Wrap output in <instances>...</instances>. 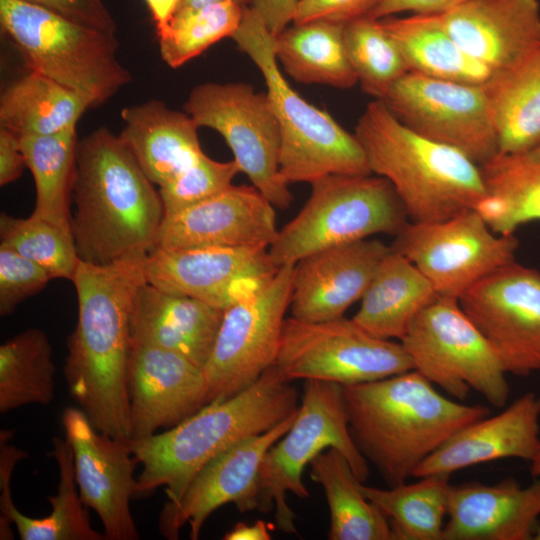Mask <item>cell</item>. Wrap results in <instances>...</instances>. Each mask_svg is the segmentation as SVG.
<instances>
[{"label":"cell","instance_id":"cell-28","mask_svg":"<svg viewBox=\"0 0 540 540\" xmlns=\"http://www.w3.org/2000/svg\"><path fill=\"white\" fill-rule=\"evenodd\" d=\"M49 453L59 469L57 492L47 499L50 513L43 518H31L15 506L11 491V470L0 472V538L12 539L14 524L22 540H103L104 533L96 531L89 520L75 480L74 458L66 439L54 437Z\"/></svg>","mask_w":540,"mask_h":540},{"label":"cell","instance_id":"cell-35","mask_svg":"<svg viewBox=\"0 0 540 540\" xmlns=\"http://www.w3.org/2000/svg\"><path fill=\"white\" fill-rule=\"evenodd\" d=\"M480 167L486 193L475 211L492 231L511 235L523 224L540 221L539 161L498 154Z\"/></svg>","mask_w":540,"mask_h":540},{"label":"cell","instance_id":"cell-54","mask_svg":"<svg viewBox=\"0 0 540 540\" xmlns=\"http://www.w3.org/2000/svg\"><path fill=\"white\" fill-rule=\"evenodd\" d=\"M533 539L540 540V525L537 526Z\"/></svg>","mask_w":540,"mask_h":540},{"label":"cell","instance_id":"cell-34","mask_svg":"<svg viewBox=\"0 0 540 540\" xmlns=\"http://www.w3.org/2000/svg\"><path fill=\"white\" fill-rule=\"evenodd\" d=\"M311 479L324 490L330 540H395L386 515L361 492L348 460L335 448L310 462Z\"/></svg>","mask_w":540,"mask_h":540},{"label":"cell","instance_id":"cell-21","mask_svg":"<svg viewBox=\"0 0 540 540\" xmlns=\"http://www.w3.org/2000/svg\"><path fill=\"white\" fill-rule=\"evenodd\" d=\"M277 233L273 204L254 186L231 185L164 216L155 249L269 247Z\"/></svg>","mask_w":540,"mask_h":540},{"label":"cell","instance_id":"cell-39","mask_svg":"<svg viewBox=\"0 0 540 540\" xmlns=\"http://www.w3.org/2000/svg\"><path fill=\"white\" fill-rule=\"evenodd\" d=\"M246 6L226 0L176 14L165 29L157 32L162 60L175 69L223 38H231Z\"/></svg>","mask_w":540,"mask_h":540},{"label":"cell","instance_id":"cell-6","mask_svg":"<svg viewBox=\"0 0 540 540\" xmlns=\"http://www.w3.org/2000/svg\"><path fill=\"white\" fill-rule=\"evenodd\" d=\"M231 38L265 80L281 134L280 173L288 184H311L332 174H372L355 134L306 101L284 78L274 53V36L250 6Z\"/></svg>","mask_w":540,"mask_h":540},{"label":"cell","instance_id":"cell-18","mask_svg":"<svg viewBox=\"0 0 540 540\" xmlns=\"http://www.w3.org/2000/svg\"><path fill=\"white\" fill-rule=\"evenodd\" d=\"M65 439L74 458L80 498L100 518L107 540L139 538L130 501L135 495L137 459L129 439L99 432L80 408L68 407L61 416Z\"/></svg>","mask_w":540,"mask_h":540},{"label":"cell","instance_id":"cell-2","mask_svg":"<svg viewBox=\"0 0 540 540\" xmlns=\"http://www.w3.org/2000/svg\"><path fill=\"white\" fill-rule=\"evenodd\" d=\"M154 185L108 128L78 140L72 233L80 260L104 265L155 249L165 213Z\"/></svg>","mask_w":540,"mask_h":540},{"label":"cell","instance_id":"cell-43","mask_svg":"<svg viewBox=\"0 0 540 540\" xmlns=\"http://www.w3.org/2000/svg\"><path fill=\"white\" fill-rule=\"evenodd\" d=\"M40 265L0 246V314L7 316L27 298L40 292L52 280Z\"/></svg>","mask_w":540,"mask_h":540},{"label":"cell","instance_id":"cell-53","mask_svg":"<svg viewBox=\"0 0 540 540\" xmlns=\"http://www.w3.org/2000/svg\"><path fill=\"white\" fill-rule=\"evenodd\" d=\"M524 157L525 159L531 160V161H539L540 162V144L536 146L534 149L529 151L528 153L524 155H520Z\"/></svg>","mask_w":540,"mask_h":540},{"label":"cell","instance_id":"cell-29","mask_svg":"<svg viewBox=\"0 0 540 540\" xmlns=\"http://www.w3.org/2000/svg\"><path fill=\"white\" fill-rule=\"evenodd\" d=\"M437 295L420 270L391 249L380 262L352 319L373 336L400 341L415 317Z\"/></svg>","mask_w":540,"mask_h":540},{"label":"cell","instance_id":"cell-15","mask_svg":"<svg viewBox=\"0 0 540 540\" xmlns=\"http://www.w3.org/2000/svg\"><path fill=\"white\" fill-rule=\"evenodd\" d=\"M381 101L414 132L462 151L478 165L498 155L484 85L408 72Z\"/></svg>","mask_w":540,"mask_h":540},{"label":"cell","instance_id":"cell-45","mask_svg":"<svg viewBox=\"0 0 540 540\" xmlns=\"http://www.w3.org/2000/svg\"><path fill=\"white\" fill-rule=\"evenodd\" d=\"M83 26L116 34L117 25L104 0H23Z\"/></svg>","mask_w":540,"mask_h":540},{"label":"cell","instance_id":"cell-23","mask_svg":"<svg viewBox=\"0 0 540 540\" xmlns=\"http://www.w3.org/2000/svg\"><path fill=\"white\" fill-rule=\"evenodd\" d=\"M434 16L492 72L515 64L540 43V0H468Z\"/></svg>","mask_w":540,"mask_h":540},{"label":"cell","instance_id":"cell-46","mask_svg":"<svg viewBox=\"0 0 540 540\" xmlns=\"http://www.w3.org/2000/svg\"><path fill=\"white\" fill-rule=\"evenodd\" d=\"M468 0H382L369 14L374 19L411 12L413 15H440Z\"/></svg>","mask_w":540,"mask_h":540},{"label":"cell","instance_id":"cell-40","mask_svg":"<svg viewBox=\"0 0 540 540\" xmlns=\"http://www.w3.org/2000/svg\"><path fill=\"white\" fill-rule=\"evenodd\" d=\"M349 62L363 91L381 100L409 72L402 52L380 19L365 16L343 27Z\"/></svg>","mask_w":540,"mask_h":540},{"label":"cell","instance_id":"cell-1","mask_svg":"<svg viewBox=\"0 0 540 540\" xmlns=\"http://www.w3.org/2000/svg\"><path fill=\"white\" fill-rule=\"evenodd\" d=\"M145 259L104 265L81 260L72 280L78 318L67 341L65 380L94 428L115 438L130 439V314L146 281Z\"/></svg>","mask_w":540,"mask_h":540},{"label":"cell","instance_id":"cell-37","mask_svg":"<svg viewBox=\"0 0 540 540\" xmlns=\"http://www.w3.org/2000/svg\"><path fill=\"white\" fill-rule=\"evenodd\" d=\"M21 147L32 173V214L72 232V193L78 145L76 127L48 136H23Z\"/></svg>","mask_w":540,"mask_h":540},{"label":"cell","instance_id":"cell-12","mask_svg":"<svg viewBox=\"0 0 540 540\" xmlns=\"http://www.w3.org/2000/svg\"><path fill=\"white\" fill-rule=\"evenodd\" d=\"M184 111L198 127L223 137L240 172L274 207H290L293 195L280 173V128L267 92L245 82H207L191 90Z\"/></svg>","mask_w":540,"mask_h":540},{"label":"cell","instance_id":"cell-14","mask_svg":"<svg viewBox=\"0 0 540 540\" xmlns=\"http://www.w3.org/2000/svg\"><path fill=\"white\" fill-rule=\"evenodd\" d=\"M518 239L492 231L475 210L440 222L409 221L391 249L409 261L441 296L459 299L471 286L515 261Z\"/></svg>","mask_w":540,"mask_h":540},{"label":"cell","instance_id":"cell-36","mask_svg":"<svg viewBox=\"0 0 540 540\" xmlns=\"http://www.w3.org/2000/svg\"><path fill=\"white\" fill-rule=\"evenodd\" d=\"M450 475L417 478L387 489L359 487L388 518L395 540H442L447 517Z\"/></svg>","mask_w":540,"mask_h":540},{"label":"cell","instance_id":"cell-3","mask_svg":"<svg viewBox=\"0 0 540 540\" xmlns=\"http://www.w3.org/2000/svg\"><path fill=\"white\" fill-rule=\"evenodd\" d=\"M342 392L350 435L388 486L413 477L454 433L490 413L445 397L413 369Z\"/></svg>","mask_w":540,"mask_h":540},{"label":"cell","instance_id":"cell-32","mask_svg":"<svg viewBox=\"0 0 540 540\" xmlns=\"http://www.w3.org/2000/svg\"><path fill=\"white\" fill-rule=\"evenodd\" d=\"M88 108L72 90L29 70L2 91L0 127L19 137L54 135L76 127Z\"/></svg>","mask_w":540,"mask_h":540},{"label":"cell","instance_id":"cell-48","mask_svg":"<svg viewBox=\"0 0 540 540\" xmlns=\"http://www.w3.org/2000/svg\"><path fill=\"white\" fill-rule=\"evenodd\" d=\"M250 7L261 17L275 37L292 22L298 0H249Z\"/></svg>","mask_w":540,"mask_h":540},{"label":"cell","instance_id":"cell-42","mask_svg":"<svg viewBox=\"0 0 540 540\" xmlns=\"http://www.w3.org/2000/svg\"><path fill=\"white\" fill-rule=\"evenodd\" d=\"M239 172L234 160L220 162L203 153L191 166L159 187L165 216L222 192L232 185Z\"/></svg>","mask_w":540,"mask_h":540},{"label":"cell","instance_id":"cell-5","mask_svg":"<svg viewBox=\"0 0 540 540\" xmlns=\"http://www.w3.org/2000/svg\"><path fill=\"white\" fill-rule=\"evenodd\" d=\"M372 174L387 179L409 220L440 222L475 210L485 196L480 165L462 151L426 138L375 99L355 126Z\"/></svg>","mask_w":540,"mask_h":540},{"label":"cell","instance_id":"cell-38","mask_svg":"<svg viewBox=\"0 0 540 540\" xmlns=\"http://www.w3.org/2000/svg\"><path fill=\"white\" fill-rule=\"evenodd\" d=\"M46 333L29 328L0 346V412L29 404H50L56 367Z\"/></svg>","mask_w":540,"mask_h":540},{"label":"cell","instance_id":"cell-26","mask_svg":"<svg viewBox=\"0 0 540 540\" xmlns=\"http://www.w3.org/2000/svg\"><path fill=\"white\" fill-rule=\"evenodd\" d=\"M224 310L193 297L141 284L130 314L131 344L173 351L203 368L214 346Z\"/></svg>","mask_w":540,"mask_h":540},{"label":"cell","instance_id":"cell-47","mask_svg":"<svg viewBox=\"0 0 540 540\" xmlns=\"http://www.w3.org/2000/svg\"><path fill=\"white\" fill-rule=\"evenodd\" d=\"M27 167L21 147V138L0 128V185L5 186L16 181Z\"/></svg>","mask_w":540,"mask_h":540},{"label":"cell","instance_id":"cell-25","mask_svg":"<svg viewBox=\"0 0 540 540\" xmlns=\"http://www.w3.org/2000/svg\"><path fill=\"white\" fill-rule=\"evenodd\" d=\"M522 487L510 478L495 485H451L442 540H529L540 517V478Z\"/></svg>","mask_w":540,"mask_h":540},{"label":"cell","instance_id":"cell-7","mask_svg":"<svg viewBox=\"0 0 540 540\" xmlns=\"http://www.w3.org/2000/svg\"><path fill=\"white\" fill-rule=\"evenodd\" d=\"M0 24L30 71L95 108L132 80L118 58L116 34L92 29L23 0H0Z\"/></svg>","mask_w":540,"mask_h":540},{"label":"cell","instance_id":"cell-13","mask_svg":"<svg viewBox=\"0 0 540 540\" xmlns=\"http://www.w3.org/2000/svg\"><path fill=\"white\" fill-rule=\"evenodd\" d=\"M294 265H285L255 294L224 310L203 366L207 404L233 397L274 365L290 306Z\"/></svg>","mask_w":540,"mask_h":540},{"label":"cell","instance_id":"cell-8","mask_svg":"<svg viewBox=\"0 0 540 540\" xmlns=\"http://www.w3.org/2000/svg\"><path fill=\"white\" fill-rule=\"evenodd\" d=\"M299 213L278 230L269 254L278 267L330 247L398 234L409 222L391 183L370 175L332 174L311 183Z\"/></svg>","mask_w":540,"mask_h":540},{"label":"cell","instance_id":"cell-30","mask_svg":"<svg viewBox=\"0 0 540 540\" xmlns=\"http://www.w3.org/2000/svg\"><path fill=\"white\" fill-rule=\"evenodd\" d=\"M498 154L520 156L540 144V43L484 84Z\"/></svg>","mask_w":540,"mask_h":540},{"label":"cell","instance_id":"cell-52","mask_svg":"<svg viewBox=\"0 0 540 540\" xmlns=\"http://www.w3.org/2000/svg\"><path fill=\"white\" fill-rule=\"evenodd\" d=\"M530 471L533 477L540 478V444L530 461Z\"/></svg>","mask_w":540,"mask_h":540},{"label":"cell","instance_id":"cell-27","mask_svg":"<svg viewBox=\"0 0 540 540\" xmlns=\"http://www.w3.org/2000/svg\"><path fill=\"white\" fill-rule=\"evenodd\" d=\"M119 137L146 176L163 186L191 166L204 152L198 125L185 111L152 99L122 109Z\"/></svg>","mask_w":540,"mask_h":540},{"label":"cell","instance_id":"cell-19","mask_svg":"<svg viewBox=\"0 0 540 540\" xmlns=\"http://www.w3.org/2000/svg\"><path fill=\"white\" fill-rule=\"evenodd\" d=\"M296 413L266 432L239 441L205 464L181 500L163 506L161 534L178 539L180 530L188 524L190 538L197 540L207 518L223 505L234 504L240 513L258 510L261 463L271 446L290 429Z\"/></svg>","mask_w":540,"mask_h":540},{"label":"cell","instance_id":"cell-4","mask_svg":"<svg viewBox=\"0 0 540 540\" xmlns=\"http://www.w3.org/2000/svg\"><path fill=\"white\" fill-rule=\"evenodd\" d=\"M273 365L250 387L203 406L178 425L129 445L143 469L134 497L165 487L176 505L199 470L239 441L266 432L297 412L298 392Z\"/></svg>","mask_w":540,"mask_h":540},{"label":"cell","instance_id":"cell-22","mask_svg":"<svg viewBox=\"0 0 540 540\" xmlns=\"http://www.w3.org/2000/svg\"><path fill=\"white\" fill-rule=\"evenodd\" d=\"M391 250L363 239L312 253L294 264L291 317L319 322L344 316L361 300L380 262Z\"/></svg>","mask_w":540,"mask_h":540},{"label":"cell","instance_id":"cell-10","mask_svg":"<svg viewBox=\"0 0 540 540\" xmlns=\"http://www.w3.org/2000/svg\"><path fill=\"white\" fill-rule=\"evenodd\" d=\"M413 370L456 400L471 390L501 408L509 397L508 374L457 298L437 295L400 340Z\"/></svg>","mask_w":540,"mask_h":540},{"label":"cell","instance_id":"cell-49","mask_svg":"<svg viewBox=\"0 0 540 540\" xmlns=\"http://www.w3.org/2000/svg\"><path fill=\"white\" fill-rule=\"evenodd\" d=\"M155 22L156 32L165 29L174 18L181 0H144Z\"/></svg>","mask_w":540,"mask_h":540},{"label":"cell","instance_id":"cell-51","mask_svg":"<svg viewBox=\"0 0 540 540\" xmlns=\"http://www.w3.org/2000/svg\"><path fill=\"white\" fill-rule=\"evenodd\" d=\"M220 1H226V0H181L176 14L194 10L204 5L220 2ZM234 1L242 5H246L249 2V0H234Z\"/></svg>","mask_w":540,"mask_h":540},{"label":"cell","instance_id":"cell-11","mask_svg":"<svg viewBox=\"0 0 540 540\" xmlns=\"http://www.w3.org/2000/svg\"><path fill=\"white\" fill-rule=\"evenodd\" d=\"M274 366L288 382L320 380L341 386L413 369L400 341L373 336L344 316L319 322L286 318Z\"/></svg>","mask_w":540,"mask_h":540},{"label":"cell","instance_id":"cell-20","mask_svg":"<svg viewBox=\"0 0 540 540\" xmlns=\"http://www.w3.org/2000/svg\"><path fill=\"white\" fill-rule=\"evenodd\" d=\"M127 391L132 440L172 428L207 404L202 368L150 345L131 344Z\"/></svg>","mask_w":540,"mask_h":540},{"label":"cell","instance_id":"cell-16","mask_svg":"<svg viewBox=\"0 0 540 540\" xmlns=\"http://www.w3.org/2000/svg\"><path fill=\"white\" fill-rule=\"evenodd\" d=\"M508 374L540 370V271L512 261L458 299Z\"/></svg>","mask_w":540,"mask_h":540},{"label":"cell","instance_id":"cell-17","mask_svg":"<svg viewBox=\"0 0 540 540\" xmlns=\"http://www.w3.org/2000/svg\"><path fill=\"white\" fill-rule=\"evenodd\" d=\"M278 270L262 246L156 248L144 262L149 284L222 310L251 297Z\"/></svg>","mask_w":540,"mask_h":540},{"label":"cell","instance_id":"cell-24","mask_svg":"<svg viewBox=\"0 0 540 540\" xmlns=\"http://www.w3.org/2000/svg\"><path fill=\"white\" fill-rule=\"evenodd\" d=\"M540 396L529 392L494 416L480 418L454 433L415 470L413 477L451 475L486 462L531 461L539 444Z\"/></svg>","mask_w":540,"mask_h":540},{"label":"cell","instance_id":"cell-31","mask_svg":"<svg viewBox=\"0 0 540 540\" xmlns=\"http://www.w3.org/2000/svg\"><path fill=\"white\" fill-rule=\"evenodd\" d=\"M399 46L409 72L427 77L484 85L492 71L466 53L434 15L380 19Z\"/></svg>","mask_w":540,"mask_h":540},{"label":"cell","instance_id":"cell-41","mask_svg":"<svg viewBox=\"0 0 540 540\" xmlns=\"http://www.w3.org/2000/svg\"><path fill=\"white\" fill-rule=\"evenodd\" d=\"M0 240V246L37 263L53 279L72 282L81 261L73 233L34 214L16 218L1 213Z\"/></svg>","mask_w":540,"mask_h":540},{"label":"cell","instance_id":"cell-9","mask_svg":"<svg viewBox=\"0 0 540 540\" xmlns=\"http://www.w3.org/2000/svg\"><path fill=\"white\" fill-rule=\"evenodd\" d=\"M329 448L344 455L360 482L368 480V462L349 432L342 386L305 380L295 419L290 429L266 452L259 472L258 510L268 513L274 509L280 531L296 533L295 515L286 495L292 493L300 499L310 496L302 478L304 469Z\"/></svg>","mask_w":540,"mask_h":540},{"label":"cell","instance_id":"cell-50","mask_svg":"<svg viewBox=\"0 0 540 540\" xmlns=\"http://www.w3.org/2000/svg\"><path fill=\"white\" fill-rule=\"evenodd\" d=\"M225 540H269L271 539L268 525L264 521H256L252 525L237 523L223 537Z\"/></svg>","mask_w":540,"mask_h":540},{"label":"cell","instance_id":"cell-33","mask_svg":"<svg viewBox=\"0 0 540 540\" xmlns=\"http://www.w3.org/2000/svg\"><path fill=\"white\" fill-rule=\"evenodd\" d=\"M342 24H293L274 37L278 63L295 81L348 89L358 83L347 57Z\"/></svg>","mask_w":540,"mask_h":540},{"label":"cell","instance_id":"cell-44","mask_svg":"<svg viewBox=\"0 0 540 540\" xmlns=\"http://www.w3.org/2000/svg\"><path fill=\"white\" fill-rule=\"evenodd\" d=\"M382 0H298L293 24L327 21L345 25L369 16Z\"/></svg>","mask_w":540,"mask_h":540}]
</instances>
